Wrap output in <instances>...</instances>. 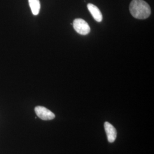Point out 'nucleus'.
I'll use <instances>...</instances> for the list:
<instances>
[{
    "mask_svg": "<svg viewBox=\"0 0 154 154\" xmlns=\"http://www.w3.org/2000/svg\"><path fill=\"white\" fill-rule=\"evenodd\" d=\"M73 28L77 33L81 35H87L90 32V28L88 22L81 18L75 19L73 21Z\"/></svg>",
    "mask_w": 154,
    "mask_h": 154,
    "instance_id": "f03ea898",
    "label": "nucleus"
},
{
    "mask_svg": "<svg viewBox=\"0 0 154 154\" xmlns=\"http://www.w3.org/2000/svg\"><path fill=\"white\" fill-rule=\"evenodd\" d=\"M29 4L33 14L34 16L38 15L41 8L39 0H29Z\"/></svg>",
    "mask_w": 154,
    "mask_h": 154,
    "instance_id": "423d86ee",
    "label": "nucleus"
},
{
    "mask_svg": "<svg viewBox=\"0 0 154 154\" xmlns=\"http://www.w3.org/2000/svg\"><path fill=\"white\" fill-rule=\"evenodd\" d=\"M106 133L107 134L108 141L110 143H113L116 140L117 132L116 128L108 122H106L104 125Z\"/></svg>",
    "mask_w": 154,
    "mask_h": 154,
    "instance_id": "20e7f679",
    "label": "nucleus"
},
{
    "mask_svg": "<svg viewBox=\"0 0 154 154\" xmlns=\"http://www.w3.org/2000/svg\"><path fill=\"white\" fill-rule=\"evenodd\" d=\"M88 9L89 11L90 12V13L91 14L94 19L96 21L100 22L102 21L103 17H102V13L100 12L99 8L97 6L94 5L93 4H88Z\"/></svg>",
    "mask_w": 154,
    "mask_h": 154,
    "instance_id": "39448f33",
    "label": "nucleus"
},
{
    "mask_svg": "<svg viewBox=\"0 0 154 154\" xmlns=\"http://www.w3.org/2000/svg\"><path fill=\"white\" fill-rule=\"evenodd\" d=\"M35 112L38 117L44 121L52 120L55 118V114L53 112L43 106L35 107Z\"/></svg>",
    "mask_w": 154,
    "mask_h": 154,
    "instance_id": "7ed1b4c3",
    "label": "nucleus"
},
{
    "mask_svg": "<svg viewBox=\"0 0 154 154\" xmlns=\"http://www.w3.org/2000/svg\"><path fill=\"white\" fill-rule=\"evenodd\" d=\"M130 11L135 18L144 20L149 18L151 10L149 4L143 0H132L130 5Z\"/></svg>",
    "mask_w": 154,
    "mask_h": 154,
    "instance_id": "f257e3e1",
    "label": "nucleus"
}]
</instances>
